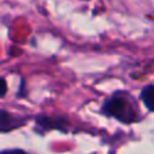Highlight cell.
<instances>
[{
    "label": "cell",
    "mask_w": 154,
    "mask_h": 154,
    "mask_svg": "<svg viewBox=\"0 0 154 154\" xmlns=\"http://www.w3.org/2000/svg\"><path fill=\"white\" fill-rule=\"evenodd\" d=\"M101 112L106 116L114 118L122 123H134L139 118V108L137 101L130 93L119 91L104 100L101 106Z\"/></svg>",
    "instance_id": "6da1fadb"
},
{
    "label": "cell",
    "mask_w": 154,
    "mask_h": 154,
    "mask_svg": "<svg viewBox=\"0 0 154 154\" xmlns=\"http://www.w3.org/2000/svg\"><path fill=\"white\" fill-rule=\"evenodd\" d=\"M68 126H69V122L62 116L39 115V116L35 118V131L39 134H46L50 130H61L66 133Z\"/></svg>",
    "instance_id": "7a4b0ae2"
},
{
    "label": "cell",
    "mask_w": 154,
    "mask_h": 154,
    "mask_svg": "<svg viewBox=\"0 0 154 154\" xmlns=\"http://www.w3.org/2000/svg\"><path fill=\"white\" fill-rule=\"evenodd\" d=\"M27 123V116L16 115L7 109H0V133H8Z\"/></svg>",
    "instance_id": "3957f363"
},
{
    "label": "cell",
    "mask_w": 154,
    "mask_h": 154,
    "mask_svg": "<svg viewBox=\"0 0 154 154\" xmlns=\"http://www.w3.org/2000/svg\"><path fill=\"white\" fill-rule=\"evenodd\" d=\"M141 100L149 111L154 112V85L153 84H149V85L142 88Z\"/></svg>",
    "instance_id": "277c9868"
},
{
    "label": "cell",
    "mask_w": 154,
    "mask_h": 154,
    "mask_svg": "<svg viewBox=\"0 0 154 154\" xmlns=\"http://www.w3.org/2000/svg\"><path fill=\"white\" fill-rule=\"evenodd\" d=\"M5 93H7V82L3 77H0V97H3Z\"/></svg>",
    "instance_id": "5b68a950"
},
{
    "label": "cell",
    "mask_w": 154,
    "mask_h": 154,
    "mask_svg": "<svg viewBox=\"0 0 154 154\" xmlns=\"http://www.w3.org/2000/svg\"><path fill=\"white\" fill-rule=\"evenodd\" d=\"M0 154H29L24 150L20 149H11V150H4V152H0Z\"/></svg>",
    "instance_id": "8992f818"
}]
</instances>
